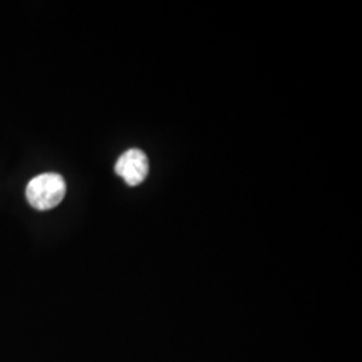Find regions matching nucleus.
Returning a JSON list of instances; mask_svg holds the SVG:
<instances>
[{
    "mask_svg": "<svg viewBox=\"0 0 362 362\" xmlns=\"http://www.w3.org/2000/svg\"><path fill=\"white\" fill-rule=\"evenodd\" d=\"M66 194V181L58 173H42L31 179L26 187L27 202L38 211L57 207Z\"/></svg>",
    "mask_w": 362,
    "mask_h": 362,
    "instance_id": "obj_1",
    "label": "nucleus"
},
{
    "mask_svg": "<svg viewBox=\"0 0 362 362\" xmlns=\"http://www.w3.org/2000/svg\"><path fill=\"white\" fill-rule=\"evenodd\" d=\"M149 172L148 157L141 149H129L119 156L116 163V173L130 187L141 184Z\"/></svg>",
    "mask_w": 362,
    "mask_h": 362,
    "instance_id": "obj_2",
    "label": "nucleus"
}]
</instances>
